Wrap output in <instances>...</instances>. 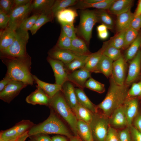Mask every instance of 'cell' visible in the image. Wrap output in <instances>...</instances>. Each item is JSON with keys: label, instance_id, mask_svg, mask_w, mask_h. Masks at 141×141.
<instances>
[{"label": "cell", "instance_id": "cell-38", "mask_svg": "<svg viewBox=\"0 0 141 141\" xmlns=\"http://www.w3.org/2000/svg\"><path fill=\"white\" fill-rule=\"evenodd\" d=\"M127 97L136 98L141 101V75L131 85Z\"/></svg>", "mask_w": 141, "mask_h": 141}, {"label": "cell", "instance_id": "cell-31", "mask_svg": "<svg viewBox=\"0 0 141 141\" xmlns=\"http://www.w3.org/2000/svg\"><path fill=\"white\" fill-rule=\"evenodd\" d=\"M70 50L79 55H89L91 53L89 51L86 43L77 36L72 39Z\"/></svg>", "mask_w": 141, "mask_h": 141}, {"label": "cell", "instance_id": "cell-1", "mask_svg": "<svg viewBox=\"0 0 141 141\" xmlns=\"http://www.w3.org/2000/svg\"><path fill=\"white\" fill-rule=\"evenodd\" d=\"M109 78V86L106 96L97 105V112L108 118L116 109L122 105L127 97L130 86L125 84H118L111 75Z\"/></svg>", "mask_w": 141, "mask_h": 141}, {"label": "cell", "instance_id": "cell-7", "mask_svg": "<svg viewBox=\"0 0 141 141\" xmlns=\"http://www.w3.org/2000/svg\"><path fill=\"white\" fill-rule=\"evenodd\" d=\"M95 141H105L109 127V118L97 112L93 113L89 125Z\"/></svg>", "mask_w": 141, "mask_h": 141}, {"label": "cell", "instance_id": "cell-64", "mask_svg": "<svg viewBox=\"0 0 141 141\" xmlns=\"http://www.w3.org/2000/svg\"><path fill=\"white\" fill-rule=\"evenodd\" d=\"M140 49L141 51V45L140 48Z\"/></svg>", "mask_w": 141, "mask_h": 141}, {"label": "cell", "instance_id": "cell-29", "mask_svg": "<svg viewBox=\"0 0 141 141\" xmlns=\"http://www.w3.org/2000/svg\"><path fill=\"white\" fill-rule=\"evenodd\" d=\"M55 17L51 10L41 12L35 23L30 30L32 35L34 34L43 25L51 21Z\"/></svg>", "mask_w": 141, "mask_h": 141}, {"label": "cell", "instance_id": "cell-47", "mask_svg": "<svg viewBox=\"0 0 141 141\" xmlns=\"http://www.w3.org/2000/svg\"><path fill=\"white\" fill-rule=\"evenodd\" d=\"M130 126L117 130L120 141H131Z\"/></svg>", "mask_w": 141, "mask_h": 141}, {"label": "cell", "instance_id": "cell-11", "mask_svg": "<svg viewBox=\"0 0 141 141\" xmlns=\"http://www.w3.org/2000/svg\"><path fill=\"white\" fill-rule=\"evenodd\" d=\"M128 62L127 74L125 84L130 86L141 75V51L140 49L134 58Z\"/></svg>", "mask_w": 141, "mask_h": 141}, {"label": "cell", "instance_id": "cell-56", "mask_svg": "<svg viewBox=\"0 0 141 141\" xmlns=\"http://www.w3.org/2000/svg\"><path fill=\"white\" fill-rule=\"evenodd\" d=\"M52 141H68L65 137L61 135H56L51 138Z\"/></svg>", "mask_w": 141, "mask_h": 141}, {"label": "cell", "instance_id": "cell-34", "mask_svg": "<svg viewBox=\"0 0 141 141\" xmlns=\"http://www.w3.org/2000/svg\"><path fill=\"white\" fill-rule=\"evenodd\" d=\"M55 0H35L32 1L31 7L32 11L41 13L44 11L51 10Z\"/></svg>", "mask_w": 141, "mask_h": 141}, {"label": "cell", "instance_id": "cell-58", "mask_svg": "<svg viewBox=\"0 0 141 141\" xmlns=\"http://www.w3.org/2000/svg\"><path fill=\"white\" fill-rule=\"evenodd\" d=\"M108 28L105 25L102 24L98 26L97 27L98 32L107 31Z\"/></svg>", "mask_w": 141, "mask_h": 141}, {"label": "cell", "instance_id": "cell-16", "mask_svg": "<svg viewBox=\"0 0 141 141\" xmlns=\"http://www.w3.org/2000/svg\"><path fill=\"white\" fill-rule=\"evenodd\" d=\"M48 54L49 57L60 60L65 64L70 63L80 55L70 50L61 49L56 46L49 51Z\"/></svg>", "mask_w": 141, "mask_h": 141}, {"label": "cell", "instance_id": "cell-18", "mask_svg": "<svg viewBox=\"0 0 141 141\" xmlns=\"http://www.w3.org/2000/svg\"><path fill=\"white\" fill-rule=\"evenodd\" d=\"M61 91L67 102L73 110L78 103L74 85L67 81L62 85Z\"/></svg>", "mask_w": 141, "mask_h": 141}, {"label": "cell", "instance_id": "cell-24", "mask_svg": "<svg viewBox=\"0 0 141 141\" xmlns=\"http://www.w3.org/2000/svg\"><path fill=\"white\" fill-rule=\"evenodd\" d=\"M105 47L104 44L98 51L88 55L86 63L83 68L91 72L94 73L102 56Z\"/></svg>", "mask_w": 141, "mask_h": 141}, {"label": "cell", "instance_id": "cell-17", "mask_svg": "<svg viewBox=\"0 0 141 141\" xmlns=\"http://www.w3.org/2000/svg\"><path fill=\"white\" fill-rule=\"evenodd\" d=\"M36 89L27 96L26 102L32 105L39 104L48 106L50 98L43 90L36 85Z\"/></svg>", "mask_w": 141, "mask_h": 141}, {"label": "cell", "instance_id": "cell-52", "mask_svg": "<svg viewBox=\"0 0 141 141\" xmlns=\"http://www.w3.org/2000/svg\"><path fill=\"white\" fill-rule=\"evenodd\" d=\"M132 125L141 132V107L134 119Z\"/></svg>", "mask_w": 141, "mask_h": 141}, {"label": "cell", "instance_id": "cell-21", "mask_svg": "<svg viewBox=\"0 0 141 141\" xmlns=\"http://www.w3.org/2000/svg\"><path fill=\"white\" fill-rule=\"evenodd\" d=\"M133 15L130 10L117 15L116 27L119 32L125 31L130 27Z\"/></svg>", "mask_w": 141, "mask_h": 141}, {"label": "cell", "instance_id": "cell-33", "mask_svg": "<svg viewBox=\"0 0 141 141\" xmlns=\"http://www.w3.org/2000/svg\"><path fill=\"white\" fill-rule=\"evenodd\" d=\"M89 55H79L70 63L65 64L68 73L83 68L87 61Z\"/></svg>", "mask_w": 141, "mask_h": 141}, {"label": "cell", "instance_id": "cell-19", "mask_svg": "<svg viewBox=\"0 0 141 141\" xmlns=\"http://www.w3.org/2000/svg\"><path fill=\"white\" fill-rule=\"evenodd\" d=\"M16 31L7 27L1 30L0 32V51L8 48L14 41Z\"/></svg>", "mask_w": 141, "mask_h": 141}, {"label": "cell", "instance_id": "cell-63", "mask_svg": "<svg viewBox=\"0 0 141 141\" xmlns=\"http://www.w3.org/2000/svg\"><path fill=\"white\" fill-rule=\"evenodd\" d=\"M30 141H36L34 140V139H31V140Z\"/></svg>", "mask_w": 141, "mask_h": 141}, {"label": "cell", "instance_id": "cell-49", "mask_svg": "<svg viewBox=\"0 0 141 141\" xmlns=\"http://www.w3.org/2000/svg\"><path fill=\"white\" fill-rule=\"evenodd\" d=\"M9 20V15L0 9V28L3 29L8 26Z\"/></svg>", "mask_w": 141, "mask_h": 141}, {"label": "cell", "instance_id": "cell-60", "mask_svg": "<svg viewBox=\"0 0 141 141\" xmlns=\"http://www.w3.org/2000/svg\"><path fill=\"white\" fill-rule=\"evenodd\" d=\"M28 131L26 132L15 141H25L27 138L29 137Z\"/></svg>", "mask_w": 141, "mask_h": 141}, {"label": "cell", "instance_id": "cell-54", "mask_svg": "<svg viewBox=\"0 0 141 141\" xmlns=\"http://www.w3.org/2000/svg\"><path fill=\"white\" fill-rule=\"evenodd\" d=\"M12 80L11 78L6 75L3 79L0 81V92L2 91L9 83Z\"/></svg>", "mask_w": 141, "mask_h": 141}, {"label": "cell", "instance_id": "cell-3", "mask_svg": "<svg viewBox=\"0 0 141 141\" xmlns=\"http://www.w3.org/2000/svg\"><path fill=\"white\" fill-rule=\"evenodd\" d=\"M39 134H57L69 138L73 136L60 117L51 109L46 120L34 125L28 131L29 137Z\"/></svg>", "mask_w": 141, "mask_h": 141}, {"label": "cell", "instance_id": "cell-50", "mask_svg": "<svg viewBox=\"0 0 141 141\" xmlns=\"http://www.w3.org/2000/svg\"><path fill=\"white\" fill-rule=\"evenodd\" d=\"M130 27L138 31L141 28V15H135L133 14Z\"/></svg>", "mask_w": 141, "mask_h": 141}, {"label": "cell", "instance_id": "cell-28", "mask_svg": "<svg viewBox=\"0 0 141 141\" xmlns=\"http://www.w3.org/2000/svg\"><path fill=\"white\" fill-rule=\"evenodd\" d=\"M115 0H102L94 4H88L83 0L79 1L75 5V8L81 9H85L87 8H95L101 10L108 9Z\"/></svg>", "mask_w": 141, "mask_h": 141}, {"label": "cell", "instance_id": "cell-14", "mask_svg": "<svg viewBox=\"0 0 141 141\" xmlns=\"http://www.w3.org/2000/svg\"><path fill=\"white\" fill-rule=\"evenodd\" d=\"M92 73L84 68H81L68 74L67 81L82 90L85 87L86 81L91 77Z\"/></svg>", "mask_w": 141, "mask_h": 141}, {"label": "cell", "instance_id": "cell-55", "mask_svg": "<svg viewBox=\"0 0 141 141\" xmlns=\"http://www.w3.org/2000/svg\"><path fill=\"white\" fill-rule=\"evenodd\" d=\"M31 1V0H14L13 8L16 7L25 5Z\"/></svg>", "mask_w": 141, "mask_h": 141}, {"label": "cell", "instance_id": "cell-62", "mask_svg": "<svg viewBox=\"0 0 141 141\" xmlns=\"http://www.w3.org/2000/svg\"><path fill=\"white\" fill-rule=\"evenodd\" d=\"M102 0H84V1L88 4H94L101 1Z\"/></svg>", "mask_w": 141, "mask_h": 141}, {"label": "cell", "instance_id": "cell-59", "mask_svg": "<svg viewBox=\"0 0 141 141\" xmlns=\"http://www.w3.org/2000/svg\"><path fill=\"white\" fill-rule=\"evenodd\" d=\"M134 14L135 15H141V0L139 1L137 7Z\"/></svg>", "mask_w": 141, "mask_h": 141}, {"label": "cell", "instance_id": "cell-44", "mask_svg": "<svg viewBox=\"0 0 141 141\" xmlns=\"http://www.w3.org/2000/svg\"><path fill=\"white\" fill-rule=\"evenodd\" d=\"M125 31L119 32L108 44L118 49H122L124 43Z\"/></svg>", "mask_w": 141, "mask_h": 141}, {"label": "cell", "instance_id": "cell-13", "mask_svg": "<svg viewBox=\"0 0 141 141\" xmlns=\"http://www.w3.org/2000/svg\"><path fill=\"white\" fill-rule=\"evenodd\" d=\"M141 101L138 98L127 97L122 105L128 126L132 125V121L141 107Z\"/></svg>", "mask_w": 141, "mask_h": 141}, {"label": "cell", "instance_id": "cell-40", "mask_svg": "<svg viewBox=\"0 0 141 141\" xmlns=\"http://www.w3.org/2000/svg\"><path fill=\"white\" fill-rule=\"evenodd\" d=\"M98 22H100L105 25L108 28L111 29L113 28V22L110 15L103 10L96 11Z\"/></svg>", "mask_w": 141, "mask_h": 141}, {"label": "cell", "instance_id": "cell-25", "mask_svg": "<svg viewBox=\"0 0 141 141\" xmlns=\"http://www.w3.org/2000/svg\"><path fill=\"white\" fill-rule=\"evenodd\" d=\"M78 102L87 108L93 113L97 112V105L93 104L89 99L83 90L79 88H75Z\"/></svg>", "mask_w": 141, "mask_h": 141}, {"label": "cell", "instance_id": "cell-35", "mask_svg": "<svg viewBox=\"0 0 141 141\" xmlns=\"http://www.w3.org/2000/svg\"><path fill=\"white\" fill-rule=\"evenodd\" d=\"M18 128L16 124L9 129L1 131L0 133V140L3 141H15L21 136L18 133Z\"/></svg>", "mask_w": 141, "mask_h": 141}, {"label": "cell", "instance_id": "cell-27", "mask_svg": "<svg viewBox=\"0 0 141 141\" xmlns=\"http://www.w3.org/2000/svg\"><path fill=\"white\" fill-rule=\"evenodd\" d=\"M77 130L78 136L83 141H94L92 132L89 124L78 120Z\"/></svg>", "mask_w": 141, "mask_h": 141}, {"label": "cell", "instance_id": "cell-15", "mask_svg": "<svg viewBox=\"0 0 141 141\" xmlns=\"http://www.w3.org/2000/svg\"><path fill=\"white\" fill-rule=\"evenodd\" d=\"M109 124L117 130L129 126L122 105L116 109L109 117Z\"/></svg>", "mask_w": 141, "mask_h": 141}, {"label": "cell", "instance_id": "cell-36", "mask_svg": "<svg viewBox=\"0 0 141 141\" xmlns=\"http://www.w3.org/2000/svg\"><path fill=\"white\" fill-rule=\"evenodd\" d=\"M78 1L77 0H55L51 8V11L55 17L58 12L68 7L75 5Z\"/></svg>", "mask_w": 141, "mask_h": 141}, {"label": "cell", "instance_id": "cell-32", "mask_svg": "<svg viewBox=\"0 0 141 141\" xmlns=\"http://www.w3.org/2000/svg\"><path fill=\"white\" fill-rule=\"evenodd\" d=\"M72 111L78 120H81L90 124L92 120L93 113L78 103Z\"/></svg>", "mask_w": 141, "mask_h": 141}, {"label": "cell", "instance_id": "cell-39", "mask_svg": "<svg viewBox=\"0 0 141 141\" xmlns=\"http://www.w3.org/2000/svg\"><path fill=\"white\" fill-rule=\"evenodd\" d=\"M85 87L99 93H104L105 91V85L91 77L86 81Z\"/></svg>", "mask_w": 141, "mask_h": 141}, {"label": "cell", "instance_id": "cell-61", "mask_svg": "<svg viewBox=\"0 0 141 141\" xmlns=\"http://www.w3.org/2000/svg\"><path fill=\"white\" fill-rule=\"evenodd\" d=\"M69 141H83L78 136H73L69 138Z\"/></svg>", "mask_w": 141, "mask_h": 141}, {"label": "cell", "instance_id": "cell-2", "mask_svg": "<svg viewBox=\"0 0 141 141\" xmlns=\"http://www.w3.org/2000/svg\"><path fill=\"white\" fill-rule=\"evenodd\" d=\"M7 68L6 75L12 80L32 85L34 79L31 73V58L25 56L0 58Z\"/></svg>", "mask_w": 141, "mask_h": 141}, {"label": "cell", "instance_id": "cell-45", "mask_svg": "<svg viewBox=\"0 0 141 141\" xmlns=\"http://www.w3.org/2000/svg\"><path fill=\"white\" fill-rule=\"evenodd\" d=\"M62 29L65 34L72 39L76 37L77 30L73 24L62 23H60Z\"/></svg>", "mask_w": 141, "mask_h": 141}, {"label": "cell", "instance_id": "cell-51", "mask_svg": "<svg viewBox=\"0 0 141 141\" xmlns=\"http://www.w3.org/2000/svg\"><path fill=\"white\" fill-rule=\"evenodd\" d=\"M131 141H141V132L131 125L130 127Z\"/></svg>", "mask_w": 141, "mask_h": 141}, {"label": "cell", "instance_id": "cell-22", "mask_svg": "<svg viewBox=\"0 0 141 141\" xmlns=\"http://www.w3.org/2000/svg\"><path fill=\"white\" fill-rule=\"evenodd\" d=\"M133 2L132 0H115L108 10L111 13L117 15L131 10Z\"/></svg>", "mask_w": 141, "mask_h": 141}, {"label": "cell", "instance_id": "cell-57", "mask_svg": "<svg viewBox=\"0 0 141 141\" xmlns=\"http://www.w3.org/2000/svg\"><path fill=\"white\" fill-rule=\"evenodd\" d=\"M108 35L109 33L107 30L98 32V36L99 37L102 39H104L107 38Z\"/></svg>", "mask_w": 141, "mask_h": 141}, {"label": "cell", "instance_id": "cell-5", "mask_svg": "<svg viewBox=\"0 0 141 141\" xmlns=\"http://www.w3.org/2000/svg\"><path fill=\"white\" fill-rule=\"evenodd\" d=\"M15 39L7 48L0 51V58L25 56L28 55L26 46L29 38L28 31L19 29L16 31Z\"/></svg>", "mask_w": 141, "mask_h": 141}, {"label": "cell", "instance_id": "cell-46", "mask_svg": "<svg viewBox=\"0 0 141 141\" xmlns=\"http://www.w3.org/2000/svg\"><path fill=\"white\" fill-rule=\"evenodd\" d=\"M14 5V0H0V9L9 15L13 9Z\"/></svg>", "mask_w": 141, "mask_h": 141}, {"label": "cell", "instance_id": "cell-12", "mask_svg": "<svg viewBox=\"0 0 141 141\" xmlns=\"http://www.w3.org/2000/svg\"><path fill=\"white\" fill-rule=\"evenodd\" d=\"M47 60L53 70L55 78V84L62 86L67 81L68 72L65 64L62 61L52 58L49 56Z\"/></svg>", "mask_w": 141, "mask_h": 141}, {"label": "cell", "instance_id": "cell-20", "mask_svg": "<svg viewBox=\"0 0 141 141\" xmlns=\"http://www.w3.org/2000/svg\"><path fill=\"white\" fill-rule=\"evenodd\" d=\"M33 77L34 82L37 84V86L41 89L50 98L62 90V86L55 83L52 84L44 82L39 79L34 75H33Z\"/></svg>", "mask_w": 141, "mask_h": 141}, {"label": "cell", "instance_id": "cell-26", "mask_svg": "<svg viewBox=\"0 0 141 141\" xmlns=\"http://www.w3.org/2000/svg\"><path fill=\"white\" fill-rule=\"evenodd\" d=\"M77 11L74 9L66 8L58 12L55 17L60 23H64L73 24L77 16Z\"/></svg>", "mask_w": 141, "mask_h": 141}, {"label": "cell", "instance_id": "cell-9", "mask_svg": "<svg viewBox=\"0 0 141 141\" xmlns=\"http://www.w3.org/2000/svg\"><path fill=\"white\" fill-rule=\"evenodd\" d=\"M128 63L123 55L118 59L113 61L111 76L118 84L122 85L125 84L127 74Z\"/></svg>", "mask_w": 141, "mask_h": 141}, {"label": "cell", "instance_id": "cell-42", "mask_svg": "<svg viewBox=\"0 0 141 141\" xmlns=\"http://www.w3.org/2000/svg\"><path fill=\"white\" fill-rule=\"evenodd\" d=\"M40 13H36L27 18L22 22L18 29L27 31L30 30L34 25Z\"/></svg>", "mask_w": 141, "mask_h": 141}, {"label": "cell", "instance_id": "cell-6", "mask_svg": "<svg viewBox=\"0 0 141 141\" xmlns=\"http://www.w3.org/2000/svg\"><path fill=\"white\" fill-rule=\"evenodd\" d=\"M97 22L96 11L85 9L80 11V22L77 32L88 45L91 37L93 27Z\"/></svg>", "mask_w": 141, "mask_h": 141}, {"label": "cell", "instance_id": "cell-10", "mask_svg": "<svg viewBox=\"0 0 141 141\" xmlns=\"http://www.w3.org/2000/svg\"><path fill=\"white\" fill-rule=\"evenodd\" d=\"M28 85L22 82L12 80L0 92V98L5 102L10 103Z\"/></svg>", "mask_w": 141, "mask_h": 141}, {"label": "cell", "instance_id": "cell-23", "mask_svg": "<svg viewBox=\"0 0 141 141\" xmlns=\"http://www.w3.org/2000/svg\"><path fill=\"white\" fill-rule=\"evenodd\" d=\"M113 61L103 55L95 71V73H101L107 78L111 75Z\"/></svg>", "mask_w": 141, "mask_h": 141}, {"label": "cell", "instance_id": "cell-41", "mask_svg": "<svg viewBox=\"0 0 141 141\" xmlns=\"http://www.w3.org/2000/svg\"><path fill=\"white\" fill-rule=\"evenodd\" d=\"M139 34L138 31L130 27L126 31L124 43L122 49L125 50L134 41Z\"/></svg>", "mask_w": 141, "mask_h": 141}, {"label": "cell", "instance_id": "cell-4", "mask_svg": "<svg viewBox=\"0 0 141 141\" xmlns=\"http://www.w3.org/2000/svg\"><path fill=\"white\" fill-rule=\"evenodd\" d=\"M48 106L67 123L74 136H78L77 130L78 120L67 102L61 90L50 99Z\"/></svg>", "mask_w": 141, "mask_h": 141}, {"label": "cell", "instance_id": "cell-8", "mask_svg": "<svg viewBox=\"0 0 141 141\" xmlns=\"http://www.w3.org/2000/svg\"><path fill=\"white\" fill-rule=\"evenodd\" d=\"M32 1L27 4L13 9L9 15V20L8 27L16 31L22 22L28 17L32 11Z\"/></svg>", "mask_w": 141, "mask_h": 141}, {"label": "cell", "instance_id": "cell-30", "mask_svg": "<svg viewBox=\"0 0 141 141\" xmlns=\"http://www.w3.org/2000/svg\"><path fill=\"white\" fill-rule=\"evenodd\" d=\"M141 45V33L139 34L134 41L126 49L123 55L126 61L128 62L136 56L140 49Z\"/></svg>", "mask_w": 141, "mask_h": 141}, {"label": "cell", "instance_id": "cell-53", "mask_svg": "<svg viewBox=\"0 0 141 141\" xmlns=\"http://www.w3.org/2000/svg\"><path fill=\"white\" fill-rule=\"evenodd\" d=\"M44 134H39L33 135L34 139L36 141H52L49 137Z\"/></svg>", "mask_w": 141, "mask_h": 141}, {"label": "cell", "instance_id": "cell-43", "mask_svg": "<svg viewBox=\"0 0 141 141\" xmlns=\"http://www.w3.org/2000/svg\"><path fill=\"white\" fill-rule=\"evenodd\" d=\"M71 43L72 39L66 35L61 30L58 41L55 46L61 49L70 50Z\"/></svg>", "mask_w": 141, "mask_h": 141}, {"label": "cell", "instance_id": "cell-37", "mask_svg": "<svg viewBox=\"0 0 141 141\" xmlns=\"http://www.w3.org/2000/svg\"><path fill=\"white\" fill-rule=\"evenodd\" d=\"M104 44L105 47L103 54L111 59L113 61L118 59L122 55L121 50L111 46L108 43Z\"/></svg>", "mask_w": 141, "mask_h": 141}, {"label": "cell", "instance_id": "cell-48", "mask_svg": "<svg viewBox=\"0 0 141 141\" xmlns=\"http://www.w3.org/2000/svg\"><path fill=\"white\" fill-rule=\"evenodd\" d=\"M105 141H120L117 130L109 126Z\"/></svg>", "mask_w": 141, "mask_h": 141}]
</instances>
